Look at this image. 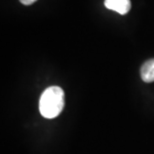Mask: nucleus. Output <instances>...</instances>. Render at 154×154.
Returning <instances> with one entry per match:
<instances>
[{
    "instance_id": "obj_1",
    "label": "nucleus",
    "mask_w": 154,
    "mask_h": 154,
    "mask_svg": "<svg viewBox=\"0 0 154 154\" xmlns=\"http://www.w3.org/2000/svg\"><path fill=\"white\" fill-rule=\"evenodd\" d=\"M64 107V91L58 86L45 89L39 100V111L43 117L52 119L57 117Z\"/></svg>"
},
{
    "instance_id": "obj_2",
    "label": "nucleus",
    "mask_w": 154,
    "mask_h": 154,
    "mask_svg": "<svg viewBox=\"0 0 154 154\" xmlns=\"http://www.w3.org/2000/svg\"><path fill=\"white\" fill-rule=\"evenodd\" d=\"M104 5L107 9L113 10L121 15L127 14L131 8L130 0H105Z\"/></svg>"
},
{
    "instance_id": "obj_3",
    "label": "nucleus",
    "mask_w": 154,
    "mask_h": 154,
    "mask_svg": "<svg viewBox=\"0 0 154 154\" xmlns=\"http://www.w3.org/2000/svg\"><path fill=\"white\" fill-rule=\"evenodd\" d=\"M141 78L144 82L151 83L154 82V58L147 60L143 63L140 69Z\"/></svg>"
},
{
    "instance_id": "obj_4",
    "label": "nucleus",
    "mask_w": 154,
    "mask_h": 154,
    "mask_svg": "<svg viewBox=\"0 0 154 154\" xmlns=\"http://www.w3.org/2000/svg\"><path fill=\"white\" fill-rule=\"evenodd\" d=\"M35 1H37V0H20V2L24 5H31Z\"/></svg>"
}]
</instances>
